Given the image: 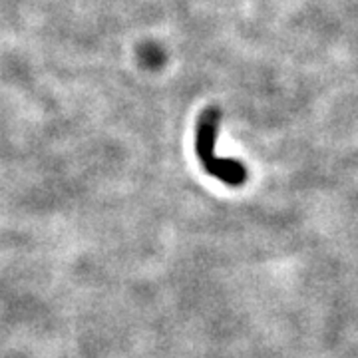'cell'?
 Instances as JSON below:
<instances>
[{
  "label": "cell",
  "mask_w": 358,
  "mask_h": 358,
  "mask_svg": "<svg viewBox=\"0 0 358 358\" xmlns=\"http://www.w3.org/2000/svg\"><path fill=\"white\" fill-rule=\"evenodd\" d=\"M219 124H221V110L217 106L203 110L195 128V154L199 157V164L211 178L219 179L221 183L231 185V187H241L249 178L247 167L237 159L219 157L215 154Z\"/></svg>",
  "instance_id": "obj_1"
}]
</instances>
